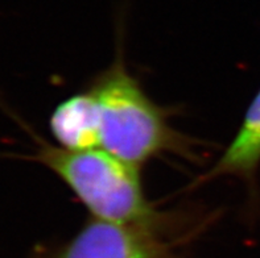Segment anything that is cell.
Listing matches in <instances>:
<instances>
[{
    "mask_svg": "<svg viewBox=\"0 0 260 258\" xmlns=\"http://www.w3.org/2000/svg\"><path fill=\"white\" fill-rule=\"evenodd\" d=\"M89 90L98 105L101 149L139 169L167 152L190 154V141L169 125L164 109L145 94L122 56L92 81Z\"/></svg>",
    "mask_w": 260,
    "mask_h": 258,
    "instance_id": "6da1fadb",
    "label": "cell"
},
{
    "mask_svg": "<svg viewBox=\"0 0 260 258\" xmlns=\"http://www.w3.org/2000/svg\"><path fill=\"white\" fill-rule=\"evenodd\" d=\"M36 160L72 190L94 219L140 226L164 222L145 198L140 169L101 148L68 151L41 142Z\"/></svg>",
    "mask_w": 260,
    "mask_h": 258,
    "instance_id": "7a4b0ae2",
    "label": "cell"
},
{
    "mask_svg": "<svg viewBox=\"0 0 260 258\" xmlns=\"http://www.w3.org/2000/svg\"><path fill=\"white\" fill-rule=\"evenodd\" d=\"M160 227L91 217L56 258H172L157 235Z\"/></svg>",
    "mask_w": 260,
    "mask_h": 258,
    "instance_id": "3957f363",
    "label": "cell"
},
{
    "mask_svg": "<svg viewBox=\"0 0 260 258\" xmlns=\"http://www.w3.org/2000/svg\"><path fill=\"white\" fill-rule=\"evenodd\" d=\"M59 146L68 151L101 148V127L96 100L89 88L61 101L49 121Z\"/></svg>",
    "mask_w": 260,
    "mask_h": 258,
    "instance_id": "277c9868",
    "label": "cell"
},
{
    "mask_svg": "<svg viewBox=\"0 0 260 258\" xmlns=\"http://www.w3.org/2000/svg\"><path fill=\"white\" fill-rule=\"evenodd\" d=\"M260 166V90L248 105L235 137L217 164L201 178L208 182L218 176H239L254 185Z\"/></svg>",
    "mask_w": 260,
    "mask_h": 258,
    "instance_id": "5b68a950",
    "label": "cell"
}]
</instances>
